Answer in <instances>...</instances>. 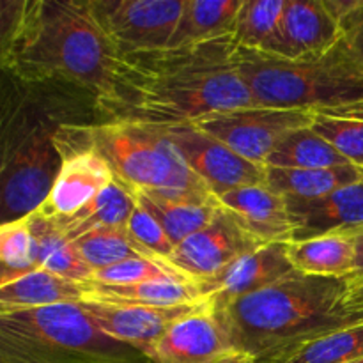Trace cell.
Masks as SVG:
<instances>
[{"label": "cell", "mask_w": 363, "mask_h": 363, "mask_svg": "<svg viewBox=\"0 0 363 363\" xmlns=\"http://www.w3.org/2000/svg\"><path fill=\"white\" fill-rule=\"evenodd\" d=\"M236 52L234 38H227L119 55L108 91L96 99V108L103 123L172 128L259 106L238 71Z\"/></svg>", "instance_id": "cell-1"}, {"label": "cell", "mask_w": 363, "mask_h": 363, "mask_svg": "<svg viewBox=\"0 0 363 363\" xmlns=\"http://www.w3.org/2000/svg\"><path fill=\"white\" fill-rule=\"evenodd\" d=\"M2 67L23 82H66L99 99L119 52L101 30L91 0H2Z\"/></svg>", "instance_id": "cell-2"}, {"label": "cell", "mask_w": 363, "mask_h": 363, "mask_svg": "<svg viewBox=\"0 0 363 363\" xmlns=\"http://www.w3.org/2000/svg\"><path fill=\"white\" fill-rule=\"evenodd\" d=\"M347 286V279L291 272L215 312L230 347L257 363H275L326 333L363 323V312L344 303Z\"/></svg>", "instance_id": "cell-3"}, {"label": "cell", "mask_w": 363, "mask_h": 363, "mask_svg": "<svg viewBox=\"0 0 363 363\" xmlns=\"http://www.w3.org/2000/svg\"><path fill=\"white\" fill-rule=\"evenodd\" d=\"M236 64L255 103L264 108L325 112L363 103V73L342 41L311 59H286L238 46Z\"/></svg>", "instance_id": "cell-4"}, {"label": "cell", "mask_w": 363, "mask_h": 363, "mask_svg": "<svg viewBox=\"0 0 363 363\" xmlns=\"http://www.w3.org/2000/svg\"><path fill=\"white\" fill-rule=\"evenodd\" d=\"M0 363H152L103 333L78 303L0 312Z\"/></svg>", "instance_id": "cell-5"}, {"label": "cell", "mask_w": 363, "mask_h": 363, "mask_svg": "<svg viewBox=\"0 0 363 363\" xmlns=\"http://www.w3.org/2000/svg\"><path fill=\"white\" fill-rule=\"evenodd\" d=\"M89 138L131 190L163 195H215L194 172L165 128L133 123H99Z\"/></svg>", "instance_id": "cell-6"}, {"label": "cell", "mask_w": 363, "mask_h": 363, "mask_svg": "<svg viewBox=\"0 0 363 363\" xmlns=\"http://www.w3.org/2000/svg\"><path fill=\"white\" fill-rule=\"evenodd\" d=\"M60 152L55 135L34 128L4 152L2 223L18 222L39 211L59 176Z\"/></svg>", "instance_id": "cell-7"}, {"label": "cell", "mask_w": 363, "mask_h": 363, "mask_svg": "<svg viewBox=\"0 0 363 363\" xmlns=\"http://www.w3.org/2000/svg\"><path fill=\"white\" fill-rule=\"evenodd\" d=\"M315 112L250 106L211 113L195 121V128L225 144L236 155L264 167L269 155L293 131L312 126Z\"/></svg>", "instance_id": "cell-8"}, {"label": "cell", "mask_w": 363, "mask_h": 363, "mask_svg": "<svg viewBox=\"0 0 363 363\" xmlns=\"http://www.w3.org/2000/svg\"><path fill=\"white\" fill-rule=\"evenodd\" d=\"M53 135L62 163L52 194L35 211L50 220L74 215L116 181L112 167L92 145L87 128H62Z\"/></svg>", "instance_id": "cell-9"}, {"label": "cell", "mask_w": 363, "mask_h": 363, "mask_svg": "<svg viewBox=\"0 0 363 363\" xmlns=\"http://www.w3.org/2000/svg\"><path fill=\"white\" fill-rule=\"evenodd\" d=\"M186 0H91V9L119 55L169 48Z\"/></svg>", "instance_id": "cell-10"}, {"label": "cell", "mask_w": 363, "mask_h": 363, "mask_svg": "<svg viewBox=\"0 0 363 363\" xmlns=\"http://www.w3.org/2000/svg\"><path fill=\"white\" fill-rule=\"evenodd\" d=\"M261 247L264 243L245 230L222 208L204 229L191 234L174 248L165 259V266L181 279L195 284L216 277L227 266Z\"/></svg>", "instance_id": "cell-11"}, {"label": "cell", "mask_w": 363, "mask_h": 363, "mask_svg": "<svg viewBox=\"0 0 363 363\" xmlns=\"http://www.w3.org/2000/svg\"><path fill=\"white\" fill-rule=\"evenodd\" d=\"M165 130L191 172L215 195L266 183L264 167L241 158L233 149L194 124H181Z\"/></svg>", "instance_id": "cell-12"}, {"label": "cell", "mask_w": 363, "mask_h": 363, "mask_svg": "<svg viewBox=\"0 0 363 363\" xmlns=\"http://www.w3.org/2000/svg\"><path fill=\"white\" fill-rule=\"evenodd\" d=\"M294 272L287 257V243H269L243 255L211 279L195 282L201 301L215 311L272 286Z\"/></svg>", "instance_id": "cell-13"}, {"label": "cell", "mask_w": 363, "mask_h": 363, "mask_svg": "<svg viewBox=\"0 0 363 363\" xmlns=\"http://www.w3.org/2000/svg\"><path fill=\"white\" fill-rule=\"evenodd\" d=\"M199 303L201 301L179 307H138L82 300L78 305L103 333L142 351L151 360L152 347L170 325L194 311Z\"/></svg>", "instance_id": "cell-14"}, {"label": "cell", "mask_w": 363, "mask_h": 363, "mask_svg": "<svg viewBox=\"0 0 363 363\" xmlns=\"http://www.w3.org/2000/svg\"><path fill=\"white\" fill-rule=\"evenodd\" d=\"M230 350L215 308L206 301L170 325L152 347V363H211Z\"/></svg>", "instance_id": "cell-15"}, {"label": "cell", "mask_w": 363, "mask_h": 363, "mask_svg": "<svg viewBox=\"0 0 363 363\" xmlns=\"http://www.w3.org/2000/svg\"><path fill=\"white\" fill-rule=\"evenodd\" d=\"M293 241L363 229V177L315 201H286Z\"/></svg>", "instance_id": "cell-16"}, {"label": "cell", "mask_w": 363, "mask_h": 363, "mask_svg": "<svg viewBox=\"0 0 363 363\" xmlns=\"http://www.w3.org/2000/svg\"><path fill=\"white\" fill-rule=\"evenodd\" d=\"M216 199L220 206L261 243L293 241V223L286 199L266 183L236 188L216 195Z\"/></svg>", "instance_id": "cell-17"}, {"label": "cell", "mask_w": 363, "mask_h": 363, "mask_svg": "<svg viewBox=\"0 0 363 363\" xmlns=\"http://www.w3.org/2000/svg\"><path fill=\"white\" fill-rule=\"evenodd\" d=\"M282 53L286 59H311L332 52L344 34L323 0H287L282 14Z\"/></svg>", "instance_id": "cell-18"}, {"label": "cell", "mask_w": 363, "mask_h": 363, "mask_svg": "<svg viewBox=\"0 0 363 363\" xmlns=\"http://www.w3.org/2000/svg\"><path fill=\"white\" fill-rule=\"evenodd\" d=\"M138 204L144 206L165 229L172 243L179 245L191 234L204 229L220 213L216 195H163L133 190Z\"/></svg>", "instance_id": "cell-19"}, {"label": "cell", "mask_w": 363, "mask_h": 363, "mask_svg": "<svg viewBox=\"0 0 363 363\" xmlns=\"http://www.w3.org/2000/svg\"><path fill=\"white\" fill-rule=\"evenodd\" d=\"M287 257L294 272L325 279H350L354 273L357 248L350 234H326L289 241Z\"/></svg>", "instance_id": "cell-20"}, {"label": "cell", "mask_w": 363, "mask_h": 363, "mask_svg": "<svg viewBox=\"0 0 363 363\" xmlns=\"http://www.w3.org/2000/svg\"><path fill=\"white\" fill-rule=\"evenodd\" d=\"M243 0H186L169 48H188L234 38Z\"/></svg>", "instance_id": "cell-21"}, {"label": "cell", "mask_w": 363, "mask_h": 363, "mask_svg": "<svg viewBox=\"0 0 363 363\" xmlns=\"http://www.w3.org/2000/svg\"><path fill=\"white\" fill-rule=\"evenodd\" d=\"M85 291L87 284L38 269L7 284H0V312L80 303L85 298Z\"/></svg>", "instance_id": "cell-22"}, {"label": "cell", "mask_w": 363, "mask_h": 363, "mask_svg": "<svg viewBox=\"0 0 363 363\" xmlns=\"http://www.w3.org/2000/svg\"><path fill=\"white\" fill-rule=\"evenodd\" d=\"M135 206H137V197L133 190L116 179L74 215L52 222L59 227L67 240L77 241L78 238L99 229H124Z\"/></svg>", "instance_id": "cell-23"}, {"label": "cell", "mask_w": 363, "mask_h": 363, "mask_svg": "<svg viewBox=\"0 0 363 363\" xmlns=\"http://www.w3.org/2000/svg\"><path fill=\"white\" fill-rule=\"evenodd\" d=\"M84 300L138 307H179L197 303L201 298L188 280L163 277L133 286H87Z\"/></svg>", "instance_id": "cell-24"}, {"label": "cell", "mask_w": 363, "mask_h": 363, "mask_svg": "<svg viewBox=\"0 0 363 363\" xmlns=\"http://www.w3.org/2000/svg\"><path fill=\"white\" fill-rule=\"evenodd\" d=\"M363 170L354 165L335 169H273L266 167V184L286 201H315L333 194L339 188L357 183Z\"/></svg>", "instance_id": "cell-25"}, {"label": "cell", "mask_w": 363, "mask_h": 363, "mask_svg": "<svg viewBox=\"0 0 363 363\" xmlns=\"http://www.w3.org/2000/svg\"><path fill=\"white\" fill-rule=\"evenodd\" d=\"M28 223L35 240L39 268L74 282H91L94 269L84 261L77 245L67 240L52 220L34 213L28 216Z\"/></svg>", "instance_id": "cell-26"}, {"label": "cell", "mask_w": 363, "mask_h": 363, "mask_svg": "<svg viewBox=\"0 0 363 363\" xmlns=\"http://www.w3.org/2000/svg\"><path fill=\"white\" fill-rule=\"evenodd\" d=\"M287 0H243L238 14L234 41L250 52L282 53V14Z\"/></svg>", "instance_id": "cell-27"}, {"label": "cell", "mask_w": 363, "mask_h": 363, "mask_svg": "<svg viewBox=\"0 0 363 363\" xmlns=\"http://www.w3.org/2000/svg\"><path fill=\"white\" fill-rule=\"evenodd\" d=\"M350 165L346 158L312 126L287 135L269 155L266 167L273 169H335Z\"/></svg>", "instance_id": "cell-28"}, {"label": "cell", "mask_w": 363, "mask_h": 363, "mask_svg": "<svg viewBox=\"0 0 363 363\" xmlns=\"http://www.w3.org/2000/svg\"><path fill=\"white\" fill-rule=\"evenodd\" d=\"M312 128L351 165L363 170V103L346 108L315 112Z\"/></svg>", "instance_id": "cell-29"}, {"label": "cell", "mask_w": 363, "mask_h": 363, "mask_svg": "<svg viewBox=\"0 0 363 363\" xmlns=\"http://www.w3.org/2000/svg\"><path fill=\"white\" fill-rule=\"evenodd\" d=\"M84 261L92 269H101L128 259H151L160 262L155 255L149 254L144 247L137 243L124 229H99L73 241ZM163 264V262H160ZM165 266V264H163Z\"/></svg>", "instance_id": "cell-30"}, {"label": "cell", "mask_w": 363, "mask_h": 363, "mask_svg": "<svg viewBox=\"0 0 363 363\" xmlns=\"http://www.w3.org/2000/svg\"><path fill=\"white\" fill-rule=\"evenodd\" d=\"M363 358V323L319 337L275 363H350Z\"/></svg>", "instance_id": "cell-31"}, {"label": "cell", "mask_w": 363, "mask_h": 363, "mask_svg": "<svg viewBox=\"0 0 363 363\" xmlns=\"http://www.w3.org/2000/svg\"><path fill=\"white\" fill-rule=\"evenodd\" d=\"M0 261L2 277L0 284L38 272V250L28 218L11 223H0Z\"/></svg>", "instance_id": "cell-32"}, {"label": "cell", "mask_w": 363, "mask_h": 363, "mask_svg": "<svg viewBox=\"0 0 363 363\" xmlns=\"http://www.w3.org/2000/svg\"><path fill=\"white\" fill-rule=\"evenodd\" d=\"M163 277L181 279L176 273L170 272L167 266L151 261V259H128V261L96 269L87 286H133V284L163 279Z\"/></svg>", "instance_id": "cell-33"}, {"label": "cell", "mask_w": 363, "mask_h": 363, "mask_svg": "<svg viewBox=\"0 0 363 363\" xmlns=\"http://www.w3.org/2000/svg\"><path fill=\"white\" fill-rule=\"evenodd\" d=\"M126 230L140 247H144L149 254L155 255V257L158 259L160 262H163V264H165V259L169 257L174 252V248H176V245L172 243V240H170L169 234L165 233L162 223H160L144 206L138 204V201L133 213H131L130 220H128Z\"/></svg>", "instance_id": "cell-34"}, {"label": "cell", "mask_w": 363, "mask_h": 363, "mask_svg": "<svg viewBox=\"0 0 363 363\" xmlns=\"http://www.w3.org/2000/svg\"><path fill=\"white\" fill-rule=\"evenodd\" d=\"M342 43L350 57L353 59V62L357 64L358 69L363 73V18L344 34Z\"/></svg>", "instance_id": "cell-35"}, {"label": "cell", "mask_w": 363, "mask_h": 363, "mask_svg": "<svg viewBox=\"0 0 363 363\" xmlns=\"http://www.w3.org/2000/svg\"><path fill=\"white\" fill-rule=\"evenodd\" d=\"M347 294H346V303L347 308L357 312H363V275L360 277H351L347 279Z\"/></svg>", "instance_id": "cell-36"}, {"label": "cell", "mask_w": 363, "mask_h": 363, "mask_svg": "<svg viewBox=\"0 0 363 363\" xmlns=\"http://www.w3.org/2000/svg\"><path fill=\"white\" fill-rule=\"evenodd\" d=\"M211 363H257V360L252 358L250 354L243 353V351L230 347V350H227L225 353L220 354V357L215 358Z\"/></svg>", "instance_id": "cell-37"}, {"label": "cell", "mask_w": 363, "mask_h": 363, "mask_svg": "<svg viewBox=\"0 0 363 363\" xmlns=\"http://www.w3.org/2000/svg\"><path fill=\"white\" fill-rule=\"evenodd\" d=\"M350 236H353L354 248H357V262H354V273L351 277H360L363 275V229L354 234H350Z\"/></svg>", "instance_id": "cell-38"}, {"label": "cell", "mask_w": 363, "mask_h": 363, "mask_svg": "<svg viewBox=\"0 0 363 363\" xmlns=\"http://www.w3.org/2000/svg\"><path fill=\"white\" fill-rule=\"evenodd\" d=\"M350 363H363V358H362V360H354V362H350Z\"/></svg>", "instance_id": "cell-39"}]
</instances>
